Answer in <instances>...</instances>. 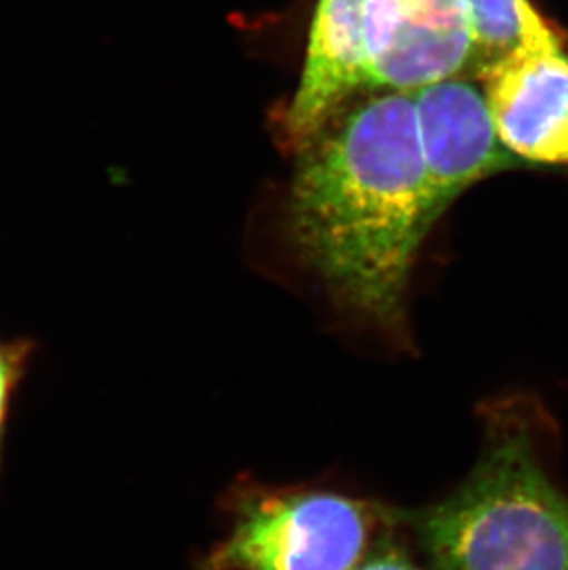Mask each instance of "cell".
<instances>
[{"label": "cell", "mask_w": 568, "mask_h": 570, "mask_svg": "<svg viewBox=\"0 0 568 570\" xmlns=\"http://www.w3.org/2000/svg\"><path fill=\"white\" fill-rule=\"evenodd\" d=\"M559 431L533 395L483 409L477 465L451 495L413 513L432 570H568V493Z\"/></svg>", "instance_id": "obj_2"}, {"label": "cell", "mask_w": 568, "mask_h": 570, "mask_svg": "<svg viewBox=\"0 0 568 570\" xmlns=\"http://www.w3.org/2000/svg\"><path fill=\"white\" fill-rule=\"evenodd\" d=\"M424 176L435 216L472 184L519 167L500 140L482 86L460 75L412 91Z\"/></svg>", "instance_id": "obj_5"}, {"label": "cell", "mask_w": 568, "mask_h": 570, "mask_svg": "<svg viewBox=\"0 0 568 570\" xmlns=\"http://www.w3.org/2000/svg\"><path fill=\"white\" fill-rule=\"evenodd\" d=\"M38 344L32 338H0V465L4 452L6 429L10 417L11 399L27 375Z\"/></svg>", "instance_id": "obj_9"}, {"label": "cell", "mask_w": 568, "mask_h": 570, "mask_svg": "<svg viewBox=\"0 0 568 570\" xmlns=\"http://www.w3.org/2000/svg\"><path fill=\"white\" fill-rule=\"evenodd\" d=\"M474 60H499L517 50L564 49L558 32L530 0H460Z\"/></svg>", "instance_id": "obj_8"}, {"label": "cell", "mask_w": 568, "mask_h": 570, "mask_svg": "<svg viewBox=\"0 0 568 570\" xmlns=\"http://www.w3.org/2000/svg\"><path fill=\"white\" fill-rule=\"evenodd\" d=\"M471 61L460 0H365V89L415 91Z\"/></svg>", "instance_id": "obj_4"}, {"label": "cell", "mask_w": 568, "mask_h": 570, "mask_svg": "<svg viewBox=\"0 0 568 570\" xmlns=\"http://www.w3.org/2000/svg\"><path fill=\"white\" fill-rule=\"evenodd\" d=\"M353 570H423L398 544L386 538H379L370 554Z\"/></svg>", "instance_id": "obj_10"}, {"label": "cell", "mask_w": 568, "mask_h": 570, "mask_svg": "<svg viewBox=\"0 0 568 570\" xmlns=\"http://www.w3.org/2000/svg\"><path fill=\"white\" fill-rule=\"evenodd\" d=\"M435 220L412 91H379L303 146L290 237L349 313L401 325L413 261Z\"/></svg>", "instance_id": "obj_1"}, {"label": "cell", "mask_w": 568, "mask_h": 570, "mask_svg": "<svg viewBox=\"0 0 568 570\" xmlns=\"http://www.w3.org/2000/svg\"><path fill=\"white\" fill-rule=\"evenodd\" d=\"M376 517L334 491L247 497L202 570H353L379 541Z\"/></svg>", "instance_id": "obj_3"}, {"label": "cell", "mask_w": 568, "mask_h": 570, "mask_svg": "<svg viewBox=\"0 0 568 570\" xmlns=\"http://www.w3.org/2000/svg\"><path fill=\"white\" fill-rule=\"evenodd\" d=\"M502 145L519 159L568 165V56L517 50L478 67Z\"/></svg>", "instance_id": "obj_6"}, {"label": "cell", "mask_w": 568, "mask_h": 570, "mask_svg": "<svg viewBox=\"0 0 568 570\" xmlns=\"http://www.w3.org/2000/svg\"><path fill=\"white\" fill-rule=\"evenodd\" d=\"M365 0H320L288 111L286 135L301 148L364 87Z\"/></svg>", "instance_id": "obj_7"}]
</instances>
